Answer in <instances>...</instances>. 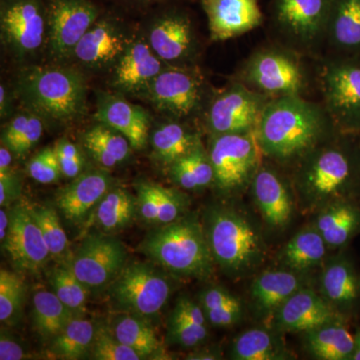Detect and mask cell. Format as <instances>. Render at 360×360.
Wrapping results in <instances>:
<instances>
[{
    "instance_id": "1",
    "label": "cell",
    "mask_w": 360,
    "mask_h": 360,
    "mask_svg": "<svg viewBox=\"0 0 360 360\" xmlns=\"http://www.w3.org/2000/svg\"><path fill=\"white\" fill-rule=\"evenodd\" d=\"M265 160L286 172L342 134L321 101L305 96L270 99L255 131Z\"/></svg>"
},
{
    "instance_id": "2",
    "label": "cell",
    "mask_w": 360,
    "mask_h": 360,
    "mask_svg": "<svg viewBox=\"0 0 360 360\" xmlns=\"http://www.w3.org/2000/svg\"><path fill=\"white\" fill-rule=\"evenodd\" d=\"M298 212L314 215L338 200L360 201L359 135L340 134L288 170Z\"/></svg>"
},
{
    "instance_id": "3",
    "label": "cell",
    "mask_w": 360,
    "mask_h": 360,
    "mask_svg": "<svg viewBox=\"0 0 360 360\" xmlns=\"http://www.w3.org/2000/svg\"><path fill=\"white\" fill-rule=\"evenodd\" d=\"M205 220L213 259L227 276L246 277L264 264L267 255L264 234L245 210L231 205L213 206Z\"/></svg>"
},
{
    "instance_id": "4",
    "label": "cell",
    "mask_w": 360,
    "mask_h": 360,
    "mask_svg": "<svg viewBox=\"0 0 360 360\" xmlns=\"http://www.w3.org/2000/svg\"><path fill=\"white\" fill-rule=\"evenodd\" d=\"M300 52L276 40L258 45L241 61L232 75L248 89L269 97H309L314 72Z\"/></svg>"
},
{
    "instance_id": "5",
    "label": "cell",
    "mask_w": 360,
    "mask_h": 360,
    "mask_svg": "<svg viewBox=\"0 0 360 360\" xmlns=\"http://www.w3.org/2000/svg\"><path fill=\"white\" fill-rule=\"evenodd\" d=\"M141 250L174 276L207 279L214 270L205 225L195 215H184L149 232L141 243Z\"/></svg>"
},
{
    "instance_id": "6",
    "label": "cell",
    "mask_w": 360,
    "mask_h": 360,
    "mask_svg": "<svg viewBox=\"0 0 360 360\" xmlns=\"http://www.w3.org/2000/svg\"><path fill=\"white\" fill-rule=\"evenodd\" d=\"M16 90L28 110L42 120L66 124L86 111V84L71 68L33 66L18 75Z\"/></svg>"
},
{
    "instance_id": "7",
    "label": "cell",
    "mask_w": 360,
    "mask_h": 360,
    "mask_svg": "<svg viewBox=\"0 0 360 360\" xmlns=\"http://www.w3.org/2000/svg\"><path fill=\"white\" fill-rule=\"evenodd\" d=\"M321 103L342 134H360V56L326 53L315 59Z\"/></svg>"
},
{
    "instance_id": "8",
    "label": "cell",
    "mask_w": 360,
    "mask_h": 360,
    "mask_svg": "<svg viewBox=\"0 0 360 360\" xmlns=\"http://www.w3.org/2000/svg\"><path fill=\"white\" fill-rule=\"evenodd\" d=\"M331 0H271L270 30L274 40L315 60L326 51Z\"/></svg>"
},
{
    "instance_id": "9",
    "label": "cell",
    "mask_w": 360,
    "mask_h": 360,
    "mask_svg": "<svg viewBox=\"0 0 360 360\" xmlns=\"http://www.w3.org/2000/svg\"><path fill=\"white\" fill-rule=\"evenodd\" d=\"M207 151L214 172L212 187L229 198L248 191L264 160L255 132L210 135Z\"/></svg>"
},
{
    "instance_id": "10",
    "label": "cell",
    "mask_w": 360,
    "mask_h": 360,
    "mask_svg": "<svg viewBox=\"0 0 360 360\" xmlns=\"http://www.w3.org/2000/svg\"><path fill=\"white\" fill-rule=\"evenodd\" d=\"M110 292L116 309L151 321L167 305L172 292V281L162 270L135 262L123 267L110 284Z\"/></svg>"
},
{
    "instance_id": "11",
    "label": "cell",
    "mask_w": 360,
    "mask_h": 360,
    "mask_svg": "<svg viewBox=\"0 0 360 360\" xmlns=\"http://www.w3.org/2000/svg\"><path fill=\"white\" fill-rule=\"evenodd\" d=\"M158 110L172 120H186L202 115L212 92L198 66L169 65L143 92Z\"/></svg>"
},
{
    "instance_id": "12",
    "label": "cell",
    "mask_w": 360,
    "mask_h": 360,
    "mask_svg": "<svg viewBox=\"0 0 360 360\" xmlns=\"http://www.w3.org/2000/svg\"><path fill=\"white\" fill-rule=\"evenodd\" d=\"M270 99L231 78L224 89L210 94L203 123L210 135L255 132Z\"/></svg>"
},
{
    "instance_id": "13",
    "label": "cell",
    "mask_w": 360,
    "mask_h": 360,
    "mask_svg": "<svg viewBox=\"0 0 360 360\" xmlns=\"http://www.w3.org/2000/svg\"><path fill=\"white\" fill-rule=\"evenodd\" d=\"M47 45L54 60L73 58L75 47L101 15L94 0H44Z\"/></svg>"
},
{
    "instance_id": "14",
    "label": "cell",
    "mask_w": 360,
    "mask_h": 360,
    "mask_svg": "<svg viewBox=\"0 0 360 360\" xmlns=\"http://www.w3.org/2000/svg\"><path fill=\"white\" fill-rule=\"evenodd\" d=\"M2 44L23 58L37 53L47 40L44 0H0Z\"/></svg>"
},
{
    "instance_id": "15",
    "label": "cell",
    "mask_w": 360,
    "mask_h": 360,
    "mask_svg": "<svg viewBox=\"0 0 360 360\" xmlns=\"http://www.w3.org/2000/svg\"><path fill=\"white\" fill-rule=\"evenodd\" d=\"M248 191L269 229L279 232L290 226L298 208L288 172L264 158Z\"/></svg>"
},
{
    "instance_id": "16",
    "label": "cell",
    "mask_w": 360,
    "mask_h": 360,
    "mask_svg": "<svg viewBox=\"0 0 360 360\" xmlns=\"http://www.w3.org/2000/svg\"><path fill=\"white\" fill-rule=\"evenodd\" d=\"M127 257L120 240L94 233L82 241L70 267L90 291L101 290L115 281L125 266Z\"/></svg>"
},
{
    "instance_id": "17",
    "label": "cell",
    "mask_w": 360,
    "mask_h": 360,
    "mask_svg": "<svg viewBox=\"0 0 360 360\" xmlns=\"http://www.w3.org/2000/svg\"><path fill=\"white\" fill-rule=\"evenodd\" d=\"M148 44L169 65L193 66L198 56L193 20L181 9H168L155 18L149 28Z\"/></svg>"
},
{
    "instance_id": "18",
    "label": "cell",
    "mask_w": 360,
    "mask_h": 360,
    "mask_svg": "<svg viewBox=\"0 0 360 360\" xmlns=\"http://www.w3.org/2000/svg\"><path fill=\"white\" fill-rule=\"evenodd\" d=\"M2 246L20 271H39L51 257L39 225L26 205L15 206L9 212L8 232Z\"/></svg>"
},
{
    "instance_id": "19",
    "label": "cell",
    "mask_w": 360,
    "mask_h": 360,
    "mask_svg": "<svg viewBox=\"0 0 360 360\" xmlns=\"http://www.w3.org/2000/svg\"><path fill=\"white\" fill-rule=\"evenodd\" d=\"M125 32L117 18L101 14L78 42L72 58L90 70L115 66L131 41Z\"/></svg>"
},
{
    "instance_id": "20",
    "label": "cell",
    "mask_w": 360,
    "mask_h": 360,
    "mask_svg": "<svg viewBox=\"0 0 360 360\" xmlns=\"http://www.w3.org/2000/svg\"><path fill=\"white\" fill-rule=\"evenodd\" d=\"M319 293L338 314L348 321L360 307V277L345 250L324 260L319 277Z\"/></svg>"
},
{
    "instance_id": "21",
    "label": "cell",
    "mask_w": 360,
    "mask_h": 360,
    "mask_svg": "<svg viewBox=\"0 0 360 360\" xmlns=\"http://www.w3.org/2000/svg\"><path fill=\"white\" fill-rule=\"evenodd\" d=\"M212 41H225L260 27L264 14L258 0H201Z\"/></svg>"
},
{
    "instance_id": "22",
    "label": "cell",
    "mask_w": 360,
    "mask_h": 360,
    "mask_svg": "<svg viewBox=\"0 0 360 360\" xmlns=\"http://www.w3.org/2000/svg\"><path fill=\"white\" fill-rule=\"evenodd\" d=\"M342 316L309 285L293 293L269 319L277 333H304ZM345 317V316H343Z\"/></svg>"
},
{
    "instance_id": "23",
    "label": "cell",
    "mask_w": 360,
    "mask_h": 360,
    "mask_svg": "<svg viewBox=\"0 0 360 360\" xmlns=\"http://www.w3.org/2000/svg\"><path fill=\"white\" fill-rule=\"evenodd\" d=\"M167 66L143 39L131 40L115 65L113 86L127 94H143Z\"/></svg>"
},
{
    "instance_id": "24",
    "label": "cell",
    "mask_w": 360,
    "mask_h": 360,
    "mask_svg": "<svg viewBox=\"0 0 360 360\" xmlns=\"http://www.w3.org/2000/svg\"><path fill=\"white\" fill-rule=\"evenodd\" d=\"M96 120L127 137L139 150L148 141L150 117L143 108L115 94H101L97 98Z\"/></svg>"
},
{
    "instance_id": "25",
    "label": "cell",
    "mask_w": 360,
    "mask_h": 360,
    "mask_svg": "<svg viewBox=\"0 0 360 360\" xmlns=\"http://www.w3.org/2000/svg\"><path fill=\"white\" fill-rule=\"evenodd\" d=\"M305 276L283 267L262 272L250 286L251 307L258 319L269 321L293 293L309 285Z\"/></svg>"
},
{
    "instance_id": "26",
    "label": "cell",
    "mask_w": 360,
    "mask_h": 360,
    "mask_svg": "<svg viewBox=\"0 0 360 360\" xmlns=\"http://www.w3.org/2000/svg\"><path fill=\"white\" fill-rule=\"evenodd\" d=\"M112 186L110 175L101 170L78 175L75 180L59 191L56 205L66 219L78 224L96 208Z\"/></svg>"
},
{
    "instance_id": "27",
    "label": "cell",
    "mask_w": 360,
    "mask_h": 360,
    "mask_svg": "<svg viewBox=\"0 0 360 360\" xmlns=\"http://www.w3.org/2000/svg\"><path fill=\"white\" fill-rule=\"evenodd\" d=\"M329 250H345L360 234V201L338 200L315 213L312 222Z\"/></svg>"
},
{
    "instance_id": "28",
    "label": "cell",
    "mask_w": 360,
    "mask_h": 360,
    "mask_svg": "<svg viewBox=\"0 0 360 360\" xmlns=\"http://www.w3.org/2000/svg\"><path fill=\"white\" fill-rule=\"evenodd\" d=\"M326 53L360 56V0H331Z\"/></svg>"
},
{
    "instance_id": "29",
    "label": "cell",
    "mask_w": 360,
    "mask_h": 360,
    "mask_svg": "<svg viewBox=\"0 0 360 360\" xmlns=\"http://www.w3.org/2000/svg\"><path fill=\"white\" fill-rule=\"evenodd\" d=\"M343 316L302 333L303 349L317 360H352L354 350V333Z\"/></svg>"
},
{
    "instance_id": "30",
    "label": "cell",
    "mask_w": 360,
    "mask_h": 360,
    "mask_svg": "<svg viewBox=\"0 0 360 360\" xmlns=\"http://www.w3.org/2000/svg\"><path fill=\"white\" fill-rule=\"evenodd\" d=\"M329 250L314 224L296 232L279 250L277 262L283 269L305 274L323 264Z\"/></svg>"
},
{
    "instance_id": "31",
    "label": "cell",
    "mask_w": 360,
    "mask_h": 360,
    "mask_svg": "<svg viewBox=\"0 0 360 360\" xmlns=\"http://www.w3.org/2000/svg\"><path fill=\"white\" fill-rule=\"evenodd\" d=\"M233 360H291L295 354L288 347L283 333L274 328H257L234 338L229 352Z\"/></svg>"
},
{
    "instance_id": "32",
    "label": "cell",
    "mask_w": 360,
    "mask_h": 360,
    "mask_svg": "<svg viewBox=\"0 0 360 360\" xmlns=\"http://www.w3.org/2000/svg\"><path fill=\"white\" fill-rule=\"evenodd\" d=\"M182 122L184 120H172L163 123L151 137L156 158L167 167L202 142L200 130Z\"/></svg>"
},
{
    "instance_id": "33",
    "label": "cell",
    "mask_w": 360,
    "mask_h": 360,
    "mask_svg": "<svg viewBox=\"0 0 360 360\" xmlns=\"http://www.w3.org/2000/svg\"><path fill=\"white\" fill-rule=\"evenodd\" d=\"M170 179L179 188L198 191L213 186L214 172L203 142L168 167Z\"/></svg>"
},
{
    "instance_id": "34",
    "label": "cell",
    "mask_w": 360,
    "mask_h": 360,
    "mask_svg": "<svg viewBox=\"0 0 360 360\" xmlns=\"http://www.w3.org/2000/svg\"><path fill=\"white\" fill-rule=\"evenodd\" d=\"M84 142L92 158L105 168L115 167L127 160L132 148L127 137L103 123L87 130Z\"/></svg>"
},
{
    "instance_id": "35",
    "label": "cell",
    "mask_w": 360,
    "mask_h": 360,
    "mask_svg": "<svg viewBox=\"0 0 360 360\" xmlns=\"http://www.w3.org/2000/svg\"><path fill=\"white\" fill-rule=\"evenodd\" d=\"M111 331L118 340L137 352L142 359L160 352V340L150 321L139 315L123 312L113 319Z\"/></svg>"
},
{
    "instance_id": "36",
    "label": "cell",
    "mask_w": 360,
    "mask_h": 360,
    "mask_svg": "<svg viewBox=\"0 0 360 360\" xmlns=\"http://www.w3.org/2000/svg\"><path fill=\"white\" fill-rule=\"evenodd\" d=\"M208 324L217 328L236 326L243 319V307L238 296L224 286L210 285L203 288L198 295Z\"/></svg>"
},
{
    "instance_id": "37",
    "label": "cell",
    "mask_w": 360,
    "mask_h": 360,
    "mask_svg": "<svg viewBox=\"0 0 360 360\" xmlns=\"http://www.w3.org/2000/svg\"><path fill=\"white\" fill-rule=\"evenodd\" d=\"M33 322L40 335L54 338L75 317L53 291L39 290L33 295Z\"/></svg>"
},
{
    "instance_id": "38",
    "label": "cell",
    "mask_w": 360,
    "mask_h": 360,
    "mask_svg": "<svg viewBox=\"0 0 360 360\" xmlns=\"http://www.w3.org/2000/svg\"><path fill=\"white\" fill-rule=\"evenodd\" d=\"M94 221L104 231L124 229L139 212L137 198L123 188L110 189L94 208Z\"/></svg>"
},
{
    "instance_id": "39",
    "label": "cell",
    "mask_w": 360,
    "mask_h": 360,
    "mask_svg": "<svg viewBox=\"0 0 360 360\" xmlns=\"http://www.w3.org/2000/svg\"><path fill=\"white\" fill-rule=\"evenodd\" d=\"M96 333V326L94 321L75 317L68 326L53 338L52 352L61 359H82L90 354Z\"/></svg>"
},
{
    "instance_id": "40",
    "label": "cell",
    "mask_w": 360,
    "mask_h": 360,
    "mask_svg": "<svg viewBox=\"0 0 360 360\" xmlns=\"http://www.w3.org/2000/svg\"><path fill=\"white\" fill-rule=\"evenodd\" d=\"M52 291L75 314L84 312L87 298L91 292L70 266L56 267L49 274Z\"/></svg>"
},
{
    "instance_id": "41",
    "label": "cell",
    "mask_w": 360,
    "mask_h": 360,
    "mask_svg": "<svg viewBox=\"0 0 360 360\" xmlns=\"http://www.w3.org/2000/svg\"><path fill=\"white\" fill-rule=\"evenodd\" d=\"M26 206L39 225L51 257H63L68 248V239L58 213L49 206Z\"/></svg>"
},
{
    "instance_id": "42",
    "label": "cell",
    "mask_w": 360,
    "mask_h": 360,
    "mask_svg": "<svg viewBox=\"0 0 360 360\" xmlns=\"http://www.w3.org/2000/svg\"><path fill=\"white\" fill-rule=\"evenodd\" d=\"M207 338V326L194 323L174 309L168 321L167 340L169 345L191 349L200 347Z\"/></svg>"
},
{
    "instance_id": "43",
    "label": "cell",
    "mask_w": 360,
    "mask_h": 360,
    "mask_svg": "<svg viewBox=\"0 0 360 360\" xmlns=\"http://www.w3.org/2000/svg\"><path fill=\"white\" fill-rule=\"evenodd\" d=\"M25 295L22 279L6 269L0 271V321L13 319L21 307Z\"/></svg>"
},
{
    "instance_id": "44",
    "label": "cell",
    "mask_w": 360,
    "mask_h": 360,
    "mask_svg": "<svg viewBox=\"0 0 360 360\" xmlns=\"http://www.w3.org/2000/svg\"><path fill=\"white\" fill-rule=\"evenodd\" d=\"M97 360H139L141 355L117 340L111 329L96 328V338L90 350Z\"/></svg>"
},
{
    "instance_id": "45",
    "label": "cell",
    "mask_w": 360,
    "mask_h": 360,
    "mask_svg": "<svg viewBox=\"0 0 360 360\" xmlns=\"http://www.w3.org/2000/svg\"><path fill=\"white\" fill-rule=\"evenodd\" d=\"M156 195L160 202V215L158 224L160 225L172 224L184 217L186 212L188 200L186 195L177 189L167 188L155 184Z\"/></svg>"
},
{
    "instance_id": "46",
    "label": "cell",
    "mask_w": 360,
    "mask_h": 360,
    "mask_svg": "<svg viewBox=\"0 0 360 360\" xmlns=\"http://www.w3.org/2000/svg\"><path fill=\"white\" fill-rule=\"evenodd\" d=\"M27 172L30 177L39 184L56 182L63 172L54 148H47L39 151L28 162Z\"/></svg>"
},
{
    "instance_id": "47",
    "label": "cell",
    "mask_w": 360,
    "mask_h": 360,
    "mask_svg": "<svg viewBox=\"0 0 360 360\" xmlns=\"http://www.w3.org/2000/svg\"><path fill=\"white\" fill-rule=\"evenodd\" d=\"M137 207L142 219L148 224H158L160 215V202L156 195L155 184L141 182L136 186Z\"/></svg>"
},
{
    "instance_id": "48",
    "label": "cell",
    "mask_w": 360,
    "mask_h": 360,
    "mask_svg": "<svg viewBox=\"0 0 360 360\" xmlns=\"http://www.w3.org/2000/svg\"><path fill=\"white\" fill-rule=\"evenodd\" d=\"M42 131H44L42 118L32 112L27 127L9 149L15 155H25L39 141Z\"/></svg>"
},
{
    "instance_id": "49",
    "label": "cell",
    "mask_w": 360,
    "mask_h": 360,
    "mask_svg": "<svg viewBox=\"0 0 360 360\" xmlns=\"http://www.w3.org/2000/svg\"><path fill=\"white\" fill-rule=\"evenodd\" d=\"M30 115H32V111L28 110L27 112L20 113V115L14 116L2 132V144L11 148V146L27 127Z\"/></svg>"
},
{
    "instance_id": "50",
    "label": "cell",
    "mask_w": 360,
    "mask_h": 360,
    "mask_svg": "<svg viewBox=\"0 0 360 360\" xmlns=\"http://www.w3.org/2000/svg\"><path fill=\"white\" fill-rule=\"evenodd\" d=\"M20 188V181L13 172L0 174V205L1 206L8 205L16 198Z\"/></svg>"
},
{
    "instance_id": "51",
    "label": "cell",
    "mask_w": 360,
    "mask_h": 360,
    "mask_svg": "<svg viewBox=\"0 0 360 360\" xmlns=\"http://www.w3.org/2000/svg\"><path fill=\"white\" fill-rule=\"evenodd\" d=\"M27 357L25 348L21 347L13 338H9L4 331H2L0 338V359L20 360Z\"/></svg>"
},
{
    "instance_id": "52",
    "label": "cell",
    "mask_w": 360,
    "mask_h": 360,
    "mask_svg": "<svg viewBox=\"0 0 360 360\" xmlns=\"http://www.w3.org/2000/svg\"><path fill=\"white\" fill-rule=\"evenodd\" d=\"M222 359V355L217 348H205V349L195 350L193 354H188L186 359L193 360H217Z\"/></svg>"
},
{
    "instance_id": "53",
    "label": "cell",
    "mask_w": 360,
    "mask_h": 360,
    "mask_svg": "<svg viewBox=\"0 0 360 360\" xmlns=\"http://www.w3.org/2000/svg\"><path fill=\"white\" fill-rule=\"evenodd\" d=\"M11 150L6 146L2 144L1 148H0V174H8V172H13L11 169Z\"/></svg>"
},
{
    "instance_id": "54",
    "label": "cell",
    "mask_w": 360,
    "mask_h": 360,
    "mask_svg": "<svg viewBox=\"0 0 360 360\" xmlns=\"http://www.w3.org/2000/svg\"><path fill=\"white\" fill-rule=\"evenodd\" d=\"M8 227L9 215L7 214L6 210H1V212H0V240H1V243L6 238Z\"/></svg>"
},
{
    "instance_id": "55",
    "label": "cell",
    "mask_w": 360,
    "mask_h": 360,
    "mask_svg": "<svg viewBox=\"0 0 360 360\" xmlns=\"http://www.w3.org/2000/svg\"><path fill=\"white\" fill-rule=\"evenodd\" d=\"M8 96H7V90L4 84L0 86V110H1V116L7 115L8 111Z\"/></svg>"
},
{
    "instance_id": "56",
    "label": "cell",
    "mask_w": 360,
    "mask_h": 360,
    "mask_svg": "<svg viewBox=\"0 0 360 360\" xmlns=\"http://www.w3.org/2000/svg\"><path fill=\"white\" fill-rule=\"evenodd\" d=\"M354 350L352 360H360V328L355 329L354 333Z\"/></svg>"
},
{
    "instance_id": "57",
    "label": "cell",
    "mask_w": 360,
    "mask_h": 360,
    "mask_svg": "<svg viewBox=\"0 0 360 360\" xmlns=\"http://www.w3.org/2000/svg\"><path fill=\"white\" fill-rule=\"evenodd\" d=\"M136 1H158V0H136Z\"/></svg>"
},
{
    "instance_id": "58",
    "label": "cell",
    "mask_w": 360,
    "mask_h": 360,
    "mask_svg": "<svg viewBox=\"0 0 360 360\" xmlns=\"http://www.w3.org/2000/svg\"><path fill=\"white\" fill-rule=\"evenodd\" d=\"M359 146H360V134L359 135Z\"/></svg>"
}]
</instances>
